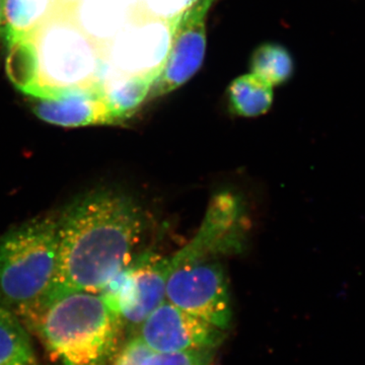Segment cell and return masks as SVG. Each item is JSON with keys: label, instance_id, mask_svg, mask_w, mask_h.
Segmentation results:
<instances>
[{"label": "cell", "instance_id": "1", "mask_svg": "<svg viewBox=\"0 0 365 365\" xmlns=\"http://www.w3.org/2000/svg\"><path fill=\"white\" fill-rule=\"evenodd\" d=\"M145 227L131 197L102 190L79 199L59 220L56 289L101 294L130 265Z\"/></svg>", "mask_w": 365, "mask_h": 365}, {"label": "cell", "instance_id": "2", "mask_svg": "<svg viewBox=\"0 0 365 365\" xmlns=\"http://www.w3.org/2000/svg\"><path fill=\"white\" fill-rule=\"evenodd\" d=\"M61 365H109L121 319L100 294L56 289L21 317Z\"/></svg>", "mask_w": 365, "mask_h": 365}, {"label": "cell", "instance_id": "3", "mask_svg": "<svg viewBox=\"0 0 365 365\" xmlns=\"http://www.w3.org/2000/svg\"><path fill=\"white\" fill-rule=\"evenodd\" d=\"M26 38L34 62L32 78L24 91L26 95L52 100L98 86L104 49L79 26L74 6L55 0L49 14Z\"/></svg>", "mask_w": 365, "mask_h": 365}, {"label": "cell", "instance_id": "4", "mask_svg": "<svg viewBox=\"0 0 365 365\" xmlns=\"http://www.w3.org/2000/svg\"><path fill=\"white\" fill-rule=\"evenodd\" d=\"M59 220L42 217L0 237V302L21 317L56 289Z\"/></svg>", "mask_w": 365, "mask_h": 365}, {"label": "cell", "instance_id": "5", "mask_svg": "<svg viewBox=\"0 0 365 365\" xmlns=\"http://www.w3.org/2000/svg\"><path fill=\"white\" fill-rule=\"evenodd\" d=\"M218 255L185 246L170 258L167 302L227 331L232 304Z\"/></svg>", "mask_w": 365, "mask_h": 365}, {"label": "cell", "instance_id": "6", "mask_svg": "<svg viewBox=\"0 0 365 365\" xmlns=\"http://www.w3.org/2000/svg\"><path fill=\"white\" fill-rule=\"evenodd\" d=\"M170 259L145 254L118 274L101 292L123 325L139 327L167 302Z\"/></svg>", "mask_w": 365, "mask_h": 365}, {"label": "cell", "instance_id": "7", "mask_svg": "<svg viewBox=\"0 0 365 365\" xmlns=\"http://www.w3.org/2000/svg\"><path fill=\"white\" fill-rule=\"evenodd\" d=\"M179 19L160 20L139 7L106 46V61L118 73H160Z\"/></svg>", "mask_w": 365, "mask_h": 365}, {"label": "cell", "instance_id": "8", "mask_svg": "<svg viewBox=\"0 0 365 365\" xmlns=\"http://www.w3.org/2000/svg\"><path fill=\"white\" fill-rule=\"evenodd\" d=\"M217 0H198L180 16L167 59L151 88L150 100L172 93L193 78L202 66L206 51V26Z\"/></svg>", "mask_w": 365, "mask_h": 365}, {"label": "cell", "instance_id": "9", "mask_svg": "<svg viewBox=\"0 0 365 365\" xmlns=\"http://www.w3.org/2000/svg\"><path fill=\"white\" fill-rule=\"evenodd\" d=\"M138 328L137 337L153 351L163 353L213 350L225 336L222 329L169 302L160 304Z\"/></svg>", "mask_w": 365, "mask_h": 365}, {"label": "cell", "instance_id": "10", "mask_svg": "<svg viewBox=\"0 0 365 365\" xmlns=\"http://www.w3.org/2000/svg\"><path fill=\"white\" fill-rule=\"evenodd\" d=\"M35 113L43 121L62 127L116 122L98 86L71 91L52 100H39Z\"/></svg>", "mask_w": 365, "mask_h": 365}, {"label": "cell", "instance_id": "11", "mask_svg": "<svg viewBox=\"0 0 365 365\" xmlns=\"http://www.w3.org/2000/svg\"><path fill=\"white\" fill-rule=\"evenodd\" d=\"M160 72L122 74L113 71L108 62L101 74L98 88L116 122L130 117L150 97Z\"/></svg>", "mask_w": 365, "mask_h": 365}, {"label": "cell", "instance_id": "12", "mask_svg": "<svg viewBox=\"0 0 365 365\" xmlns=\"http://www.w3.org/2000/svg\"><path fill=\"white\" fill-rule=\"evenodd\" d=\"M138 9L122 0H81L74 6V16L81 29L105 49Z\"/></svg>", "mask_w": 365, "mask_h": 365}, {"label": "cell", "instance_id": "13", "mask_svg": "<svg viewBox=\"0 0 365 365\" xmlns=\"http://www.w3.org/2000/svg\"><path fill=\"white\" fill-rule=\"evenodd\" d=\"M213 350L176 353L153 351L137 336L123 346L113 365H212Z\"/></svg>", "mask_w": 365, "mask_h": 365}, {"label": "cell", "instance_id": "14", "mask_svg": "<svg viewBox=\"0 0 365 365\" xmlns=\"http://www.w3.org/2000/svg\"><path fill=\"white\" fill-rule=\"evenodd\" d=\"M55 0H4V38L9 47L25 39L49 14Z\"/></svg>", "mask_w": 365, "mask_h": 365}, {"label": "cell", "instance_id": "15", "mask_svg": "<svg viewBox=\"0 0 365 365\" xmlns=\"http://www.w3.org/2000/svg\"><path fill=\"white\" fill-rule=\"evenodd\" d=\"M228 103L235 114L257 117L265 114L273 102V86L254 73L235 78L227 90Z\"/></svg>", "mask_w": 365, "mask_h": 365}, {"label": "cell", "instance_id": "16", "mask_svg": "<svg viewBox=\"0 0 365 365\" xmlns=\"http://www.w3.org/2000/svg\"><path fill=\"white\" fill-rule=\"evenodd\" d=\"M0 365H36L30 338L16 314L0 307Z\"/></svg>", "mask_w": 365, "mask_h": 365}, {"label": "cell", "instance_id": "17", "mask_svg": "<svg viewBox=\"0 0 365 365\" xmlns=\"http://www.w3.org/2000/svg\"><path fill=\"white\" fill-rule=\"evenodd\" d=\"M251 73L272 86L282 85L294 73V60L283 46L265 43L253 52L250 62Z\"/></svg>", "mask_w": 365, "mask_h": 365}, {"label": "cell", "instance_id": "18", "mask_svg": "<svg viewBox=\"0 0 365 365\" xmlns=\"http://www.w3.org/2000/svg\"><path fill=\"white\" fill-rule=\"evenodd\" d=\"M198 0H143L141 7L146 14L160 20H177Z\"/></svg>", "mask_w": 365, "mask_h": 365}, {"label": "cell", "instance_id": "19", "mask_svg": "<svg viewBox=\"0 0 365 365\" xmlns=\"http://www.w3.org/2000/svg\"><path fill=\"white\" fill-rule=\"evenodd\" d=\"M4 26V0H0V32Z\"/></svg>", "mask_w": 365, "mask_h": 365}, {"label": "cell", "instance_id": "20", "mask_svg": "<svg viewBox=\"0 0 365 365\" xmlns=\"http://www.w3.org/2000/svg\"><path fill=\"white\" fill-rule=\"evenodd\" d=\"M58 1L63 2V4H71V6H76V4H78L81 0H58Z\"/></svg>", "mask_w": 365, "mask_h": 365}]
</instances>
